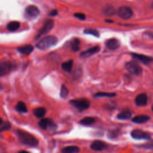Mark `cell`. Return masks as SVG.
<instances>
[{
	"label": "cell",
	"instance_id": "277c9868",
	"mask_svg": "<svg viewBox=\"0 0 153 153\" xmlns=\"http://www.w3.org/2000/svg\"><path fill=\"white\" fill-rule=\"evenodd\" d=\"M126 69L131 74L134 75H140L142 72V68L134 60L127 62L125 65Z\"/></svg>",
	"mask_w": 153,
	"mask_h": 153
},
{
	"label": "cell",
	"instance_id": "603a6c76",
	"mask_svg": "<svg viewBox=\"0 0 153 153\" xmlns=\"http://www.w3.org/2000/svg\"><path fill=\"white\" fill-rule=\"evenodd\" d=\"M20 27V23L17 21H13L8 23L7 25V29L11 31L14 32L17 30Z\"/></svg>",
	"mask_w": 153,
	"mask_h": 153
},
{
	"label": "cell",
	"instance_id": "52a82bcc",
	"mask_svg": "<svg viewBox=\"0 0 153 153\" xmlns=\"http://www.w3.org/2000/svg\"><path fill=\"white\" fill-rule=\"evenodd\" d=\"M117 13L118 16L124 20L128 19L133 16V11L128 7H121L118 9Z\"/></svg>",
	"mask_w": 153,
	"mask_h": 153
},
{
	"label": "cell",
	"instance_id": "5b68a950",
	"mask_svg": "<svg viewBox=\"0 0 153 153\" xmlns=\"http://www.w3.org/2000/svg\"><path fill=\"white\" fill-rule=\"evenodd\" d=\"M53 26H54L53 20H52V19L47 20L45 21V22L44 23L43 26L38 30V33H37L36 36H35V39H38L42 35H45V34L47 33L48 32H49L52 29Z\"/></svg>",
	"mask_w": 153,
	"mask_h": 153
},
{
	"label": "cell",
	"instance_id": "f546056e",
	"mask_svg": "<svg viewBox=\"0 0 153 153\" xmlns=\"http://www.w3.org/2000/svg\"><path fill=\"white\" fill-rule=\"evenodd\" d=\"M120 130L119 128H115L112 130H109L108 133V137L111 139H114L117 137L120 133Z\"/></svg>",
	"mask_w": 153,
	"mask_h": 153
},
{
	"label": "cell",
	"instance_id": "6da1fadb",
	"mask_svg": "<svg viewBox=\"0 0 153 153\" xmlns=\"http://www.w3.org/2000/svg\"><path fill=\"white\" fill-rule=\"evenodd\" d=\"M16 134L19 141L25 145L35 146L38 144V140L36 138L27 131L18 129L16 130Z\"/></svg>",
	"mask_w": 153,
	"mask_h": 153
},
{
	"label": "cell",
	"instance_id": "ba28073f",
	"mask_svg": "<svg viewBox=\"0 0 153 153\" xmlns=\"http://www.w3.org/2000/svg\"><path fill=\"white\" fill-rule=\"evenodd\" d=\"M131 136L137 140H149L151 138V136L149 133L140 130V129H135L131 131Z\"/></svg>",
	"mask_w": 153,
	"mask_h": 153
},
{
	"label": "cell",
	"instance_id": "4fadbf2b",
	"mask_svg": "<svg viewBox=\"0 0 153 153\" xmlns=\"http://www.w3.org/2000/svg\"><path fill=\"white\" fill-rule=\"evenodd\" d=\"M135 104L139 106H145L148 103V96L146 93H140L138 94L134 100Z\"/></svg>",
	"mask_w": 153,
	"mask_h": 153
},
{
	"label": "cell",
	"instance_id": "9c48e42d",
	"mask_svg": "<svg viewBox=\"0 0 153 153\" xmlns=\"http://www.w3.org/2000/svg\"><path fill=\"white\" fill-rule=\"evenodd\" d=\"M38 126L42 130H46L47 128H50L51 129H55L56 127V124L50 118L41 119L38 122Z\"/></svg>",
	"mask_w": 153,
	"mask_h": 153
},
{
	"label": "cell",
	"instance_id": "484cf974",
	"mask_svg": "<svg viewBox=\"0 0 153 153\" xmlns=\"http://www.w3.org/2000/svg\"><path fill=\"white\" fill-rule=\"evenodd\" d=\"M116 94L114 93H105V92H97L93 95L94 97H115Z\"/></svg>",
	"mask_w": 153,
	"mask_h": 153
},
{
	"label": "cell",
	"instance_id": "d6a6232c",
	"mask_svg": "<svg viewBox=\"0 0 153 153\" xmlns=\"http://www.w3.org/2000/svg\"><path fill=\"white\" fill-rule=\"evenodd\" d=\"M74 16L79 20H84L85 19V16L84 14L83 13H75L74 14Z\"/></svg>",
	"mask_w": 153,
	"mask_h": 153
},
{
	"label": "cell",
	"instance_id": "e0dca14e",
	"mask_svg": "<svg viewBox=\"0 0 153 153\" xmlns=\"http://www.w3.org/2000/svg\"><path fill=\"white\" fill-rule=\"evenodd\" d=\"M17 50L21 54H25V55H29L33 50V47L32 45L28 44V45H25L22 47H18Z\"/></svg>",
	"mask_w": 153,
	"mask_h": 153
},
{
	"label": "cell",
	"instance_id": "d4e9b609",
	"mask_svg": "<svg viewBox=\"0 0 153 153\" xmlns=\"http://www.w3.org/2000/svg\"><path fill=\"white\" fill-rule=\"evenodd\" d=\"M131 116V114L129 111H125L118 114L117 117L118 120H127L130 118Z\"/></svg>",
	"mask_w": 153,
	"mask_h": 153
},
{
	"label": "cell",
	"instance_id": "8fae6325",
	"mask_svg": "<svg viewBox=\"0 0 153 153\" xmlns=\"http://www.w3.org/2000/svg\"><path fill=\"white\" fill-rule=\"evenodd\" d=\"M99 51H100V47L99 45H96L91 48H90L87 50L82 51L80 53L79 56L81 57H82V58H87L97 53Z\"/></svg>",
	"mask_w": 153,
	"mask_h": 153
},
{
	"label": "cell",
	"instance_id": "5bb4252c",
	"mask_svg": "<svg viewBox=\"0 0 153 153\" xmlns=\"http://www.w3.org/2000/svg\"><path fill=\"white\" fill-rule=\"evenodd\" d=\"M131 55L133 58L137 59L138 60H139L140 62H141L142 63L145 65H148L152 60V57L143 55V54H140L137 53H131Z\"/></svg>",
	"mask_w": 153,
	"mask_h": 153
},
{
	"label": "cell",
	"instance_id": "e575fe53",
	"mask_svg": "<svg viewBox=\"0 0 153 153\" xmlns=\"http://www.w3.org/2000/svg\"><path fill=\"white\" fill-rule=\"evenodd\" d=\"M105 22H106V23H113V22H113V20H108V19L105 20Z\"/></svg>",
	"mask_w": 153,
	"mask_h": 153
},
{
	"label": "cell",
	"instance_id": "cb8c5ba5",
	"mask_svg": "<svg viewBox=\"0 0 153 153\" xmlns=\"http://www.w3.org/2000/svg\"><path fill=\"white\" fill-rule=\"evenodd\" d=\"M79 151V149L76 146H68L62 149V152L63 153H75Z\"/></svg>",
	"mask_w": 153,
	"mask_h": 153
},
{
	"label": "cell",
	"instance_id": "3957f363",
	"mask_svg": "<svg viewBox=\"0 0 153 153\" xmlns=\"http://www.w3.org/2000/svg\"><path fill=\"white\" fill-rule=\"evenodd\" d=\"M69 103L79 111L86 110L90 106V101L85 98L72 99L69 101Z\"/></svg>",
	"mask_w": 153,
	"mask_h": 153
},
{
	"label": "cell",
	"instance_id": "7a4b0ae2",
	"mask_svg": "<svg viewBox=\"0 0 153 153\" xmlns=\"http://www.w3.org/2000/svg\"><path fill=\"white\" fill-rule=\"evenodd\" d=\"M57 42V39L55 36L48 35L38 41L36 44V47L41 50H45L55 45Z\"/></svg>",
	"mask_w": 153,
	"mask_h": 153
},
{
	"label": "cell",
	"instance_id": "9a60e30c",
	"mask_svg": "<svg viewBox=\"0 0 153 153\" xmlns=\"http://www.w3.org/2000/svg\"><path fill=\"white\" fill-rule=\"evenodd\" d=\"M106 46L110 50H115L118 49L120 46V41L116 38H111L106 41Z\"/></svg>",
	"mask_w": 153,
	"mask_h": 153
},
{
	"label": "cell",
	"instance_id": "4316f807",
	"mask_svg": "<svg viewBox=\"0 0 153 153\" xmlns=\"http://www.w3.org/2000/svg\"><path fill=\"white\" fill-rule=\"evenodd\" d=\"M83 32L85 34L91 35H93L94 36H96L97 38H99V36H100L99 32H98V30L95 29H93V28H85L83 30Z\"/></svg>",
	"mask_w": 153,
	"mask_h": 153
},
{
	"label": "cell",
	"instance_id": "4dcf8cb0",
	"mask_svg": "<svg viewBox=\"0 0 153 153\" xmlns=\"http://www.w3.org/2000/svg\"><path fill=\"white\" fill-rule=\"evenodd\" d=\"M69 93V91L68 89L65 87V85H62L61 86V88H60V96L63 99H65L68 97Z\"/></svg>",
	"mask_w": 153,
	"mask_h": 153
},
{
	"label": "cell",
	"instance_id": "836d02e7",
	"mask_svg": "<svg viewBox=\"0 0 153 153\" xmlns=\"http://www.w3.org/2000/svg\"><path fill=\"white\" fill-rule=\"evenodd\" d=\"M57 13H58L57 10H52V11H51L50 12V13L48 14V15H49L50 16L53 17V16H56V15L57 14Z\"/></svg>",
	"mask_w": 153,
	"mask_h": 153
},
{
	"label": "cell",
	"instance_id": "30bf717a",
	"mask_svg": "<svg viewBox=\"0 0 153 153\" xmlns=\"http://www.w3.org/2000/svg\"><path fill=\"white\" fill-rule=\"evenodd\" d=\"M107 147H108V145L106 143L99 140L93 141L90 145L91 149L95 151H102L106 149Z\"/></svg>",
	"mask_w": 153,
	"mask_h": 153
},
{
	"label": "cell",
	"instance_id": "1f68e13d",
	"mask_svg": "<svg viewBox=\"0 0 153 153\" xmlns=\"http://www.w3.org/2000/svg\"><path fill=\"white\" fill-rule=\"evenodd\" d=\"M140 147L144 149H153V140H151L149 142H148L142 145H140Z\"/></svg>",
	"mask_w": 153,
	"mask_h": 153
},
{
	"label": "cell",
	"instance_id": "ffe728a7",
	"mask_svg": "<svg viewBox=\"0 0 153 153\" xmlns=\"http://www.w3.org/2000/svg\"><path fill=\"white\" fill-rule=\"evenodd\" d=\"M80 40L78 38H74L71 42V48L74 52L79 50L80 48Z\"/></svg>",
	"mask_w": 153,
	"mask_h": 153
},
{
	"label": "cell",
	"instance_id": "44dd1931",
	"mask_svg": "<svg viewBox=\"0 0 153 153\" xmlns=\"http://www.w3.org/2000/svg\"><path fill=\"white\" fill-rule=\"evenodd\" d=\"M15 109L19 113H26L27 112V109L26 104L22 101L17 102V105L15 106Z\"/></svg>",
	"mask_w": 153,
	"mask_h": 153
},
{
	"label": "cell",
	"instance_id": "d590c367",
	"mask_svg": "<svg viewBox=\"0 0 153 153\" xmlns=\"http://www.w3.org/2000/svg\"><path fill=\"white\" fill-rule=\"evenodd\" d=\"M19 152H28L27 151H24V150H23V151H19Z\"/></svg>",
	"mask_w": 153,
	"mask_h": 153
},
{
	"label": "cell",
	"instance_id": "7402d4cb",
	"mask_svg": "<svg viewBox=\"0 0 153 153\" xmlns=\"http://www.w3.org/2000/svg\"><path fill=\"white\" fill-rule=\"evenodd\" d=\"M95 121V119L91 117H86L79 121V123L82 126H90Z\"/></svg>",
	"mask_w": 153,
	"mask_h": 153
},
{
	"label": "cell",
	"instance_id": "ac0fdd59",
	"mask_svg": "<svg viewBox=\"0 0 153 153\" xmlns=\"http://www.w3.org/2000/svg\"><path fill=\"white\" fill-rule=\"evenodd\" d=\"M46 113V109L44 107H38L33 109V115L38 118H43Z\"/></svg>",
	"mask_w": 153,
	"mask_h": 153
},
{
	"label": "cell",
	"instance_id": "7c38bea8",
	"mask_svg": "<svg viewBox=\"0 0 153 153\" xmlns=\"http://www.w3.org/2000/svg\"><path fill=\"white\" fill-rule=\"evenodd\" d=\"M25 12L27 16L31 18H35L39 14V9L37 8V7L33 5L27 6L25 9Z\"/></svg>",
	"mask_w": 153,
	"mask_h": 153
},
{
	"label": "cell",
	"instance_id": "2e32d148",
	"mask_svg": "<svg viewBox=\"0 0 153 153\" xmlns=\"http://www.w3.org/2000/svg\"><path fill=\"white\" fill-rule=\"evenodd\" d=\"M150 120V117L145 115H139L133 117L131 120L132 122L136 124H142Z\"/></svg>",
	"mask_w": 153,
	"mask_h": 153
},
{
	"label": "cell",
	"instance_id": "d6986e66",
	"mask_svg": "<svg viewBox=\"0 0 153 153\" xmlns=\"http://www.w3.org/2000/svg\"><path fill=\"white\" fill-rule=\"evenodd\" d=\"M73 65H74V62L72 60H69L66 62H63L61 66H62V69L65 71L67 72L68 73H71V71H72V68L73 67Z\"/></svg>",
	"mask_w": 153,
	"mask_h": 153
},
{
	"label": "cell",
	"instance_id": "8992f818",
	"mask_svg": "<svg viewBox=\"0 0 153 153\" xmlns=\"http://www.w3.org/2000/svg\"><path fill=\"white\" fill-rule=\"evenodd\" d=\"M14 68V65L9 61L1 62L0 63V76L8 74Z\"/></svg>",
	"mask_w": 153,
	"mask_h": 153
},
{
	"label": "cell",
	"instance_id": "8d00e7d4",
	"mask_svg": "<svg viewBox=\"0 0 153 153\" xmlns=\"http://www.w3.org/2000/svg\"><path fill=\"white\" fill-rule=\"evenodd\" d=\"M152 112H153V105H152Z\"/></svg>",
	"mask_w": 153,
	"mask_h": 153
},
{
	"label": "cell",
	"instance_id": "83f0119b",
	"mask_svg": "<svg viewBox=\"0 0 153 153\" xmlns=\"http://www.w3.org/2000/svg\"><path fill=\"white\" fill-rule=\"evenodd\" d=\"M103 13L106 16H111L115 14V10L112 6H106L103 11Z\"/></svg>",
	"mask_w": 153,
	"mask_h": 153
},
{
	"label": "cell",
	"instance_id": "f1b7e54d",
	"mask_svg": "<svg viewBox=\"0 0 153 153\" xmlns=\"http://www.w3.org/2000/svg\"><path fill=\"white\" fill-rule=\"evenodd\" d=\"M0 131L2 132L5 130H8L11 128V124L8 121L3 122V120L2 118H1V123H0Z\"/></svg>",
	"mask_w": 153,
	"mask_h": 153
}]
</instances>
